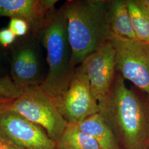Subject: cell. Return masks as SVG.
I'll use <instances>...</instances> for the list:
<instances>
[{
  "label": "cell",
  "instance_id": "obj_17",
  "mask_svg": "<svg viewBox=\"0 0 149 149\" xmlns=\"http://www.w3.org/2000/svg\"><path fill=\"white\" fill-rule=\"evenodd\" d=\"M16 34L9 28L0 30V44L3 47H8L13 43L16 38Z\"/></svg>",
  "mask_w": 149,
  "mask_h": 149
},
{
  "label": "cell",
  "instance_id": "obj_16",
  "mask_svg": "<svg viewBox=\"0 0 149 149\" xmlns=\"http://www.w3.org/2000/svg\"><path fill=\"white\" fill-rule=\"evenodd\" d=\"M8 28L16 34V36L18 37L25 36L29 29L26 22L15 18H11Z\"/></svg>",
  "mask_w": 149,
  "mask_h": 149
},
{
  "label": "cell",
  "instance_id": "obj_8",
  "mask_svg": "<svg viewBox=\"0 0 149 149\" xmlns=\"http://www.w3.org/2000/svg\"><path fill=\"white\" fill-rule=\"evenodd\" d=\"M115 55L111 41L91 54L80 65L89 79L92 93L98 102L106 97L115 79Z\"/></svg>",
  "mask_w": 149,
  "mask_h": 149
},
{
  "label": "cell",
  "instance_id": "obj_13",
  "mask_svg": "<svg viewBox=\"0 0 149 149\" xmlns=\"http://www.w3.org/2000/svg\"><path fill=\"white\" fill-rule=\"evenodd\" d=\"M56 145V149H102L94 139L82 132L74 123H68Z\"/></svg>",
  "mask_w": 149,
  "mask_h": 149
},
{
  "label": "cell",
  "instance_id": "obj_7",
  "mask_svg": "<svg viewBox=\"0 0 149 149\" xmlns=\"http://www.w3.org/2000/svg\"><path fill=\"white\" fill-rule=\"evenodd\" d=\"M0 132L22 149H56L44 129L10 109L0 115Z\"/></svg>",
  "mask_w": 149,
  "mask_h": 149
},
{
  "label": "cell",
  "instance_id": "obj_20",
  "mask_svg": "<svg viewBox=\"0 0 149 149\" xmlns=\"http://www.w3.org/2000/svg\"><path fill=\"white\" fill-rule=\"evenodd\" d=\"M140 1L145 7L149 9V0H140Z\"/></svg>",
  "mask_w": 149,
  "mask_h": 149
},
{
  "label": "cell",
  "instance_id": "obj_6",
  "mask_svg": "<svg viewBox=\"0 0 149 149\" xmlns=\"http://www.w3.org/2000/svg\"><path fill=\"white\" fill-rule=\"evenodd\" d=\"M54 103L68 123H78L98 113L90 80L80 65L76 68L66 93Z\"/></svg>",
  "mask_w": 149,
  "mask_h": 149
},
{
  "label": "cell",
  "instance_id": "obj_4",
  "mask_svg": "<svg viewBox=\"0 0 149 149\" xmlns=\"http://www.w3.org/2000/svg\"><path fill=\"white\" fill-rule=\"evenodd\" d=\"M10 109L44 129L56 143L68 124L52 98L39 86L22 91Z\"/></svg>",
  "mask_w": 149,
  "mask_h": 149
},
{
  "label": "cell",
  "instance_id": "obj_2",
  "mask_svg": "<svg viewBox=\"0 0 149 149\" xmlns=\"http://www.w3.org/2000/svg\"><path fill=\"white\" fill-rule=\"evenodd\" d=\"M66 29L76 68L114 38L108 17V0H69L63 5Z\"/></svg>",
  "mask_w": 149,
  "mask_h": 149
},
{
  "label": "cell",
  "instance_id": "obj_18",
  "mask_svg": "<svg viewBox=\"0 0 149 149\" xmlns=\"http://www.w3.org/2000/svg\"><path fill=\"white\" fill-rule=\"evenodd\" d=\"M0 149H23L16 145L0 132Z\"/></svg>",
  "mask_w": 149,
  "mask_h": 149
},
{
  "label": "cell",
  "instance_id": "obj_11",
  "mask_svg": "<svg viewBox=\"0 0 149 149\" xmlns=\"http://www.w3.org/2000/svg\"><path fill=\"white\" fill-rule=\"evenodd\" d=\"M108 17L114 38L137 39L134 32L127 0H108Z\"/></svg>",
  "mask_w": 149,
  "mask_h": 149
},
{
  "label": "cell",
  "instance_id": "obj_15",
  "mask_svg": "<svg viewBox=\"0 0 149 149\" xmlns=\"http://www.w3.org/2000/svg\"><path fill=\"white\" fill-rule=\"evenodd\" d=\"M21 92L11 77L8 76L0 77V96L16 99L21 95Z\"/></svg>",
  "mask_w": 149,
  "mask_h": 149
},
{
  "label": "cell",
  "instance_id": "obj_10",
  "mask_svg": "<svg viewBox=\"0 0 149 149\" xmlns=\"http://www.w3.org/2000/svg\"><path fill=\"white\" fill-rule=\"evenodd\" d=\"M11 79L22 91L40 86L44 80L41 59L37 50L30 45H23L13 54L11 67Z\"/></svg>",
  "mask_w": 149,
  "mask_h": 149
},
{
  "label": "cell",
  "instance_id": "obj_12",
  "mask_svg": "<svg viewBox=\"0 0 149 149\" xmlns=\"http://www.w3.org/2000/svg\"><path fill=\"white\" fill-rule=\"evenodd\" d=\"M74 124L82 132L94 139L102 149H120L112 130L98 113Z\"/></svg>",
  "mask_w": 149,
  "mask_h": 149
},
{
  "label": "cell",
  "instance_id": "obj_19",
  "mask_svg": "<svg viewBox=\"0 0 149 149\" xmlns=\"http://www.w3.org/2000/svg\"><path fill=\"white\" fill-rule=\"evenodd\" d=\"M15 99L0 96V115L10 109Z\"/></svg>",
  "mask_w": 149,
  "mask_h": 149
},
{
  "label": "cell",
  "instance_id": "obj_1",
  "mask_svg": "<svg viewBox=\"0 0 149 149\" xmlns=\"http://www.w3.org/2000/svg\"><path fill=\"white\" fill-rule=\"evenodd\" d=\"M98 113L111 128L120 149H149V101L117 72Z\"/></svg>",
  "mask_w": 149,
  "mask_h": 149
},
{
  "label": "cell",
  "instance_id": "obj_9",
  "mask_svg": "<svg viewBox=\"0 0 149 149\" xmlns=\"http://www.w3.org/2000/svg\"><path fill=\"white\" fill-rule=\"evenodd\" d=\"M57 0H0V17L26 22L34 36L39 37L56 10Z\"/></svg>",
  "mask_w": 149,
  "mask_h": 149
},
{
  "label": "cell",
  "instance_id": "obj_14",
  "mask_svg": "<svg viewBox=\"0 0 149 149\" xmlns=\"http://www.w3.org/2000/svg\"><path fill=\"white\" fill-rule=\"evenodd\" d=\"M127 3L136 39L149 43V9L140 0H127Z\"/></svg>",
  "mask_w": 149,
  "mask_h": 149
},
{
  "label": "cell",
  "instance_id": "obj_3",
  "mask_svg": "<svg viewBox=\"0 0 149 149\" xmlns=\"http://www.w3.org/2000/svg\"><path fill=\"white\" fill-rule=\"evenodd\" d=\"M39 37L46 49L48 64V72L39 86L55 102L68 90L76 69L71 61L63 5L52 14Z\"/></svg>",
  "mask_w": 149,
  "mask_h": 149
},
{
  "label": "cell",
  "instance_id": "obj_5",
  "mask_svg": "<svg viewBox=\"0 0 149 149\" xmlns=\"http://www.w3.org/2000/svg\"><path fill=\"white\" fill-rule=\"evenodd\" d=\"M117 72L144 92L149 101V43L114 38Z\"/></svg>",
  "mask_w": 149,
  "mask_h": 149
}]
</instances>
